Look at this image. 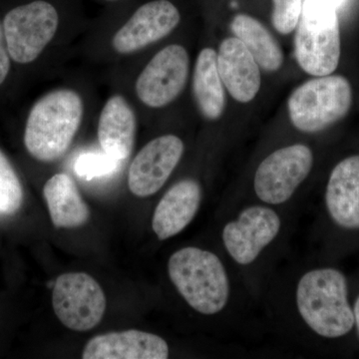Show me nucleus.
<instances>
[{"instance_id": "9b49d317", "label": "nucleus", "mask_w": 359, "mask_h": 359, "mask_svg": "<svg viewBox=\"0 0 359 359\" xmlns=\"http://www.w3.org/2000/svg\"><path fill=\"white\" fill-rule=\"evenodd\" d=\"M280 226V218L273 209L252 205L224 226L222 238L231 259L248 266L278 237Z\"/></svg>"}, {"instance_id": "5701e85b", "label": "nucleus", "mask_w": 359, "mask_h": 359, "mask_svg": "<svg viewBox=\"0 0 359 359\" xmlns=\"http://www.w3.org/2000/svg\"><path fill=\"white\" fill-rule=\"evenodd\" d=\"M273 2L271 20L276 32L282 34L294 32L301 18L304 0H273Z\"/></svg>"}, {"instance_id": "6e6552de", "label": "nucleus", "mask_w": 359, "mask_h": 359, "mask_svg": "<svg viewBox=\"0 0 359 359\" xmlns=\"http://www.w3.org/2000/svg\"><path fill=\"white\" fill-rule=\"evenodd\" d=\"M52 304L63 325L75 332H88L102 320L106 297L91 276L68 273L54 283Z\"/></svg>"}, {"instance_id": "f257e3e1", "label": "nucleus", "mask_w": 359, "mask_h": 359, "mask_svg": "<svg viewBox=\"0 0 359 359\" xmlns=\"http://www.w3.org/2000/svg\"><path fill=\"white\" fill-rule=\"evenodd\" d=\"M84 116L82 97L73 89L48 92L32 106L26 121L25 145L37 161L51 163L66 154Z\"/></svg>"}, {"instance_id": "20e7f679", "label": "nucleus", "mask_w": 359, "mask_h": 359, "mask_svg": "<svg viewBox=\"0 0 359 359\" xmlns=\"http://www.w3.org/2000/svg\"><path fill=\"white\" fill-rule=\"evenodd\" d=\"M344 0H304L297 34L295 57L302 70L325 76L337 70L341 54L337 9Z\"/></svg>"}, {"instance_id": "6ab92c4d", "label": "nucleus", "mask_w": 359, "mask_h": 359, "mask_svg": "<svg viewBox=\"0 0 359 359\" xmlns=\"http://www.w3.org/2000/svg\"><path fill=\"white\" fill-rule=\"evenodd\" d=\"M193 93L200 112L209 120H217L226 108L224 83L217 65V52L204 48L196 60Z\"/></svg>"}, {"instance_id": "dca6fc26", "label": "nucleus", "mask_w": 359, "mask_h": 359, "mask_svg": "<svg viewBox=\"0 0 359 359\" xmlns=\"http://www.w3.org/2000/svg\"><path fill=\"white\" fill-rule=\"evenodd\" d=\"M325 204L335 224L347 230L359 229V155L347 157L334 168Z\"/></svg>"}, {"instance_id": "b1692460", "label": "nucleus", "mask_w": 359, "mask_h": 359, "mask_svg": "<svg viewBox=\"0 0 359 359\" xmlns=\"http://www.w3.org/2000/svg\"><path fill=\"white\" fill-rule=\"evenodd\" d=\"M11 54L7 48L6 35H4V25L0 21V85L6 81L11 71Z\"/></svg>"}, {"instance_id": "4468645a", "label": "nucleus", "mask_w": 359, "mask_h": 359, "mask_svg": "<svg viewBox=\"0 0 359 359\" xmlns=\"http://www.w3.org/2000/svg\"><path fill=\"white\" fill-rule=\"evenodd\" d=\"M169 346L162 337L131 330L97 335L85 346L83 359H166Z\"/></svg>"}, {"instance_id": "a878e982", "label": "nucleus", "mask_w": 359, "mask_h": 359, "mask_svg": "<svg viewBox=\"0 0 359 359\" xmlns=\"http://www.w3.org/2000/svg\"><path fill=\"white\" fill-rule=\"evenodd\" d=\"M100 1H103V2H119V1H123V0H100Z\"/></svg>"}, {"instance_id": "f03ea898", "label": "nucleus", "mask_w": 359, "mask_h": 359, "mask_svg": "<svg viewBox=\"0 0 359 359\" xmlns=\"http://www.w3.org/2000/svg\"><path fill=\"white\" fill-rule=\"evenodd\" d=\"M297 311L313 332L325 339L348 334L354 313L347 297V282L335 269H316L304 273L297 287Z\"/></svg>"}, {"instance_id": "412c9836", "label": "nucleus", "mask_w": 359, "mask_h": 359, "mask_svg": "<svg viewBox=\"0 0 359 359\" xmlns=\"http://www.w3.org/2000/svg\"><path fill=\"white\" fill-rule=\"evenodd\" d=\"M22 201L20 178L8 158L0 150V212L15 214L20 209Z\"/></svg>"}, {"instance_id": "2eb2a0df", "label": "nucleus", "mask_w": 359, "mask_h": 359, "mask_svg": "<svg viewBox=\"0 0 359 359\" xmlns=\"http://www.w3.org/2000/svg\"><path fill=\"white\" fill-rule=\"evenodd\" d=\"M202 200V189L196 180L185 179L167 191L156 207L153 231L161 241L175 237L195 218Z\"/></svg>"}, {"instance_id": "9d476101", "label": "nucleus", "mask_w": 359, "mask_h": 359, "mask_svg": "<svg viewBox=\"0 0 359 359\" xmlns=\"http://www.w3.org/2000/svg\"><path fill=\"white\" fill-rule=\"evenodd\" d=\"M181 20V13L171 0L144 2L116 32L113 49L121 55L143 50L173 32Z\"/></svg>"}, {"instance_id": "393cba45", "label": "nucleus", "mask_w": 359, "mask_h": 359, "mask_svg": "<svg viewBox=\"0 0 359 359\" xmlns=\"http://www.w3.org/2000/svg\"><path fill=\"white\" fill-rule=\"evenodd\" d=\"M353 313L354 325L358 327L359 332V297H358V299H356L355 304H354Z\"/></svg>"}, {"instance_id": "39448f33", "label": "nucleus", "mask_w": 359, "mask_h": 359, "mask_svg": "<svg viewBox=\"0 0 359 359\" xmlns=\"http://www.w3.org/2000/svg\"><path fill=\"white\" fill-rule=\"evenodd\" d=\"M353 105V88L341 75L309 80L292 92L287 108L292 125L304 133H318L344 119Z\"/></svg>"}, {"instance_id": "ddd939ff", "label": "nucleus", "mask_w": 359, "mask_h": 359, "mask_svg": "<svg viewBox=\"0 0 359 359\" xmlns=\"http://www.w3.org/2000/svg\"><path fill=\"white\" fill-rule=\"evenodd\" d=\"M217 65L224 87L236 101L249 103L256 98L261 89V70L240 39L229 37L222 41Z\"/></svg>"}, {"instance_id": "1a4fd4ad", "label": "nucleus", "mask_w": 359, "mask_h": 359, "mask_svg": "<svg viewBox=\"0 0 359 359\" xmlns=\"http://www.w3.org/2000/svg\"><path fill=\"white\" fill-rule=\"evenodd\" d=\"M190 73V56L185 47L170 44L157 52L135 82V92L144 105L166 107L185 88Z\"/></svg>"}, {"instance_id": "f3484780", "label": "nucleus", "mask_w": 359, "mask_h": 359, "mask_svg": "<svg viewBox=\"0 0 359 359\" xmlns=\"http://www.w3.org/2000/svg\"><path fill=\"white\" fill-rule=\"evenodd\" d=\"M136 131V115L128 101L120 94L111 96L101 110L97 131L103 153L124 162L133 151Z\"/></svg>"}, {"instance_id": "0eeeda50", "label": "nucleus", "mask_w": 359, "mask_h": 359, "mask_svg": "<svg viewBox=\"0 0 359 359\" xmlns=\"http://www.w3.org/2000/svg\"><path fill=\"white\" fill-rule=\"evenodd\" d=\"M313 165V151L304 144L278 149L257 167L254 178L257 198L269 205L287 202L308 178Z\"/></svg>"}, {"instance_id": "f8f14e48", "label": "nucleus", "mask_w": 359, "mask_h": 359, "mask_svg": "<svg viewBox=\"0 0 359 359\" xmlns=\"http://www.w3.org/2000/svg\"><path fill=\"white\" fill-rule=\"evenodd\" d=\"M184 151L185 145L176 135H163L149 142L129 168L130 191L139 198L154 195L178 166Z\"/></svg>"}, {"instance_id": "a211bd4d", "label": "nucleus", "mask_w": 359, "mask_h": 359, "mask_svg": "<svg viewBox=\"0 0 359 359\" xmlns=\"http://www.w3.org/2000/svg\"><path fill=\"white\" fill-rule=\"evenodd\" d=\"M43 195L52 223L56 228H78L88 222V205L76 184L67 174L52 176L44 185Z\"/></svg>"}, {"instance_id": "423d86ee", "label": "nucleus", "mask_w": 359, "mask_h": 359, "mask_svg": "<svg viewBox=\"0 0 359 359\" xmlns=\"http://www.w3.org/2000/svg\"><path fill=\"white\" fill-rule=\"evenodd\" d=\"M60 23L57 0H30L11 8L2 21L11 59L20 65L36 60L55 37Z\"/></svg>"}, {"instance_id": "7ed1b4c3", "label": "nucleus", "mask_w": 359, "mask_h": 359, "mask_svg": "<svg viewBox=\"0 0 359 359\" xmlns=\"http://www.w3.org/2000/svg\"><path fill=\"white\" fill-rule=\"evenodd\" d=\"M172 283L198 313L212 316L223 311L230 299V280L219 257L210 250L187 247L168 262Z\"/></svg>"}, {"instance_id": "aec40b11", "label": "nucleus", "mask_w": 359, "mask_h": 359, "mask_svg": "<svg viewBox=\"0 0 359 359\" xmlns=\"http://www.w3.org/2000/svg\"><path fill=\"white\" fill-rule=\"evenodd\" d=\"M231 29L254 56L259 67L269 72H275L282 67V47L256 18L247 14H238L231 21Z\"/></svg>"}, {"instance_id": "4be33fe9", "label": "nucleus", "mask_w": 359, "mask_h": 359, "mask_svg": "<svg viewBox=\"0 0 359 359\" xmlns=\"http://www.w3.org/2000/svg\"><path fill=\"white\" fill-rule=\"evenodd\" d=\"M120 164L121 162L105 153H87L78 158L74 170L78 177L91 181L114 174L119 169Z\"/></svg>"}]
</instances>
